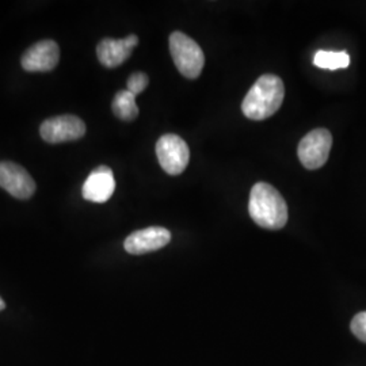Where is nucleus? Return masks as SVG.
Returning <instances> with one entry per match:
<instances>
[{"instance_id": "f03ea898", "label": "nucleus", "mask_w": 366, "mask_h": 366, "mask_svg": "<svg viewBox=\"0 0 366 366\" xmlns=\"http://www.w3.org/2000/svg\"><path fill=\"white\" fill-rule=\"evenodd\" d=\"M285 87L281 78L275 75H263L249 89L243 99L242 110L249 119L262 121L272 117L284 102Z\"/></svg>"}, {"instance_id": "6e6552de", "label": "nucleus", "mask_w": 366, "mask_h": 366, "mask_svg": "<svg viewBox=\"0 0 366 366\" xmlns=\"http://www.w3.org/2000/svg\"><path fill=\"white\" fill-rule=\"evenodd\" d=\"M60 48L53 39H42L27 49L21 64L27 72H49L59 64Z\"/></svg>"}, {"instance_id": "39448f33", "label": "nucleus", "mask_w": 366, "mask_h": 366, "mask_svg": "<svg viewBox=\"0 0 366 366\" xmlns=\"http://www.w3.org/2000/svg\"><path fill=\"white\" fill-rule=\"evenodd\" d=\"M157 157L162 169L170 175H179L189 164L190 151L178 134H164L157 143Z\"/></svg>"}, {"instance_id": "4468645a", "label": "nucleus", "mask_w": 366, "mask_h": 366, "mask_svg": "<svg viewBox=\"0 0 366 366\" xmlns=\"http://www.w3.org/2000/svg\"><path fill=\"white\" fill-rule=\"evenodd\" d=\"M148 83H149V78L144 72L132 74L129 79H128V83H127L128 92H132L134 97H137L139 94H142L148 87Z\"/></svg>"}, {"instance_id": "1a4fd4ad", "label": "nucleus", "mask_w": 366, "mask_h": 366, "mask_svg": "<svg viewBox=\"0 0 366 366\" xmlns=\"http://www.w3.org/2000/svg\"><path fill=\"white\" fill-rule=\"evenodd\" d=\"M171 240L169 229L163 227H149L136 231L125 239L124 247L132 255H143L166 247Z\"/></svg>"}, {"instance_id": "9b49d317", "label": "nucleus", "mask_w": 366, "mask_h": 366, "mask_svg": "<svg viewBox=\"0 0 366 366\" xmlns=\"http://www.w3.org/2000/svg\"><path fill=\"white\" fill-rule=\"evenodd\" d=\"M116 190L114 174L110 167L99 166L92 171L89 178L83 184L81 196L90 202L104 204L110 199Z\"/></svg>"}, {"instance_id": "2eb2a0df", "label": "nucleus", "mask_w": 366, "mask_h": 366, "mask_svg": "<svg viewBox=\"0 0 366 366\" xmlns=\"http://www.w3.org/2000/svg\"><path fill=\"white\" fill-rule=\"evenodd\" d=\"M350 328L354 335L366 343V311L355 315L350 323Z\"/></svg>"}, {"instance_id": "0eeeda50", "label": "nucleus", "mask_w": 366, "mask_h": 366, "mask_svg": "<svg viewBox=\"0 0 366 366\" xmlns=\"http://www.w3.org/2000/svg\"><path fill=\"white\" fill-rule=\"evenodd\" d=\"M0 187L18 199H29L36 192V182L22 166L13 162H1Z\"/></svg>"}, {"instance_id": "7ed1b4c3", "label": "nucleus", "mask_w": 366, "mask_h": 366, "mask_svg": "<svg viewBox=\"0 0 366 366\" xmlns=\"http://www.w3.org/2000/svg\"><path fill=\"white\" fill-rule=\"evenodd\" d=\"M170 53L174 64L184 78L197 79L205 66V54L196 41L181 31L170 36Z\"/></svg>"}, {"instance_id": "ddd939ff", "label": "nucleus", "mask_w": 366, "mask_h": 366, "mask_svg": "<svg viewBox=\"0 0 366 366\" xmlns=\"http://www.w3.org/2000/svg\"><path fill=\"white\" fill-rule=\"evenodd\" d=\"M314 64L317 68L337 71L350 66V56L345 51L331 52V51H319L314 57Z\"/></svg>"}, {"instance_id": "dca6fc26", "label": "nucleus", "mask_w": 366, "mask_h": 366, "mask_svg": "<svg viewBox=\"0 0 366 366\" xmlns=\"http://www.w3.org/2000/svg\"><path fill=\"white\" fill-rule=\"evenodd\" d=\"M4 307H6V304H4V301L1 300V297H0V311L4 310Z\"/></svg>"}, {"instance_id": "20e7f679", "label": "nucleus", "mask_w": 366, "mask_h": 366, "mask_svg": "<svg viewBox=\"0 0 366 366\" xmlns=\"http://www.w3.org/2000/svg\"><path fill=\"white\" fill-rule=\"evenodd\" d=\"M332 147V136L327 129H315L310 132L297 148V155L301 164L307 170H317L323 167L328 160V155Z\"/></svg>"}, {"instance_id": "f8f14e48", "label": "nucleus", "mask_w": 366, "mask_h": 366, "mask_svg": "<svg viewBox=\"0 0 366 366\" xmlns=\"http://www.w3.org/2000/svg\"><path fill=\"white\" fill-rule=\"evenodd\" d=\"M112 109L114 116L122 121H133L139 116L136 97L128 90H121L116 94L112 104Z\"/></svg>"}, {"instance_id": "9d476101", "label": "nucleus", "mask_w": 366, "mask_h": 366, "mask_svg": "<svg viewBox=\"0 0 366 366\" xmlns=\"http://www.w3.org/2000/svg\"><path fill=\"white\" fill-rule=\"evenodd\" d=\"M137 45L139 37L134 34L122 39H104L97 46V56L106 68H117L128 60Z\"/></svg>"}, {"instance_id": "423d86ee", "label": "nucleus", "mask_w": 366, "mask_h": 366, "mask_svg": "<svg viewBox=\"0 0 366 366\" xmlns=\"http://www.w3.org/2000/svg\"><path fill=\"white\" fill-rule=\"evenodd\" d=\"M39 133L41 137L51 144L74 142L86 134V124L76 116L64 114L44 121Z\"/></svg>"}, {"instance_id": "f257e3e1", "label": "nucleus", "mask_w": 366, "mask_h": 366, "mask_svg": "<svg viewBox=\"0 0 366 366\" xmlns=\"http://www.w3.org/2000/svg\"><path fill=\"white\" fill-rule=\"evenodd\" d=\"M249 213L262 228L281 229L288 222V207L284 197L272 184L258 182L249 193Z\"/></svg>"}]
</instances>
